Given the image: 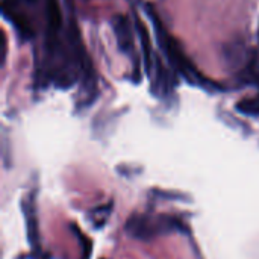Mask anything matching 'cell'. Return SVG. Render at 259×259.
<instances>
[{
  "label": "cell",
  "mask_w": 259,
  "mask_h": 259,
  "mask_svg": "<svg viewBox=\"0 0 259 259\" xmlns=\"http://www.w3.org/2000/svg\"><path fill=\"white\" fill-rule=\"evenodd\" d=\"M153 26H155V32H156V39H158V44L161 47V50L165 53V56L168 58L171 67L184 76L185 80H188L190 83L193 85H200V87H205V88H217L215 83L209 82L208 79H205L200 71L193 65V62L188 59V56L184 53V50L181 49L179 42L167 32V29L164 27L161 18L158 17L156 11L152 8V5H146L144 6Z\"/></svg>",
  "instance_id": "1"
},
{
  "label": "cell",
  "mask_w": 259,
  "mask_h": 259,
  "mask_svg": "<svg viewBox=\"0 0 259 259\" xmlns=\"http://www.w3.org/2000/svg\"><path fill=\"white\" fill-rule=\"evenodd\" d=\"M112 27L115 32L118 49L129 56H134L135 42H134V27L131 24V20L126 15H114L112 17Z\"/></svg>",
  "instance_id": "2"
},
{
  "label": "cell",
  "mask_w": 259,
  "mask_h": 259,
  "mask_svg": "<svg viewBox=\"0 0 259 259\" xmlns=\"http://www.w3.org/2000/svg\"><path fill=\"white\" fill-rule=\"evenodd\" d=\"M237 111L240 114L249 115V117H258L259 115V94L255 97L243 99L237 103Z\"/></svg>",
  "instance_id": "5"
},
{
  "label": "cell",
  "mask_w": 259,
  "mask_h": 259,
  "mask_svg": "<svg viewBox=\"0 0 259 259\" xmlns=\"http://www.w3.org/2000/svg\"><path fill=\"white\" fill-rule=\"evenodd\" d=\"M137 32L140 35L141 47H143V55H144V65L147 74H152V67H153V52H152V44L149 38V32L141 20H137Z\"/></svg>",
  "instance_id": "3"
},
{
  "label": "cell",
  "mask_w": 259,
  "mask_h": 259,
  "mask_svg": "<svg viewBox=\"0 0 259 259\" xmlns=\"http://www.w3.org/2000/svg\"><path fill=\"white\" fill-rule=\"evenodd\" d=\"M226 59L231 65L240 67L246 61V46L244 42H231L229 47H226Z\"/></svg>",
  "instance_id": "4"
}]
</instances>
